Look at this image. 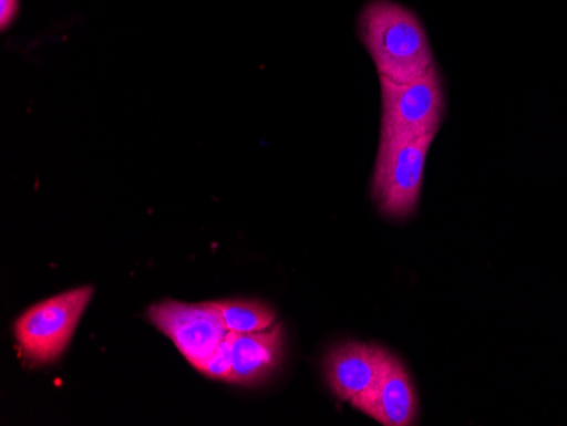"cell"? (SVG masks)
I'll list each match as a JSON object with an SVG mask.
<instances>
[{"instance_id":"3","label":"cell","mask_w":567,"mask_h":426,"mask_svg":"<svg viewBox=\"0 0 567 426\" xmlns=\"http://www.w3.org/2000/svg\"><path fill=\"white\" fill-rule=\"evenodd\" d=\"M92 285L70 289L25 310L14 323L19 355L31 365L59 361L94 298Z\"/></svg>"},{"instance_id":"8","label":"cell","mask_w":567,"mask_h":426,"mask_svg":"<svg viewBox=\"0 0 567 426\" xmlns=\"http://www.w3.org/2000/svg\"><path fill=\"white\" fill-rule=\"evenodd\" d=\"M385 355L388 350L369 343L349 342L333 346L324 362L331 393L350 403L371 389L384 367Z\"/></svg>"},{"instance_id":"4","label":"cell","mask_w":567,"mask_h":426,"mask_svg":"<svg viewBox=\"0 0 567 426\" xmlns=\"http://www.w3.org/2000/svg\"><path fill=\"white\" fill-rule=\"evenodd\" d=\"M381 82V133L394 136L435 135L444 123L447 101L436 65L422 77L406 82Z\"/></svg>"},{"instance_id":"2","label":"cell","mask_w":567,"mask_h":426,"mask_svg":"<svg viewBox=\"0 0 567 426\" xmlns=\"http://www.w3.org/2000/svg\"><path fill=\"white\" fill-rule=\"evenodd\" d=\"M433 142L435 135L408 138L381 133L371 193L382 215L404 219L416 211Z\"/></svg>"},{"instance_id":"9","label":"cell","mask_w":567,"mask_h":426,"mask_svg":"<svg viewBox=\"0 0 567 426\" xmlns=\"http://www.w3.org/2000/svg\"><path fill=\"white\" fill-rule=\"evenodd\" d=\"M223 323L228 333H257L272 329L277 323V314L272 308L260 301L245 299H228L216 301Z\"/></svg>"},{"instance_id":"10","label":"cell","mask_w":567,"mask_h":426,"mask_svg":"<svg viewBox=\"0 0 567 426\" xmlns=\"http://www.w3.org/2000/svg\"><path fill=\"white\" fill-rule=\"evenodd\" d=\"M197 372L206 375L209 380L228 383L229 375H231V345H229L228 336H226L225 342L216 349L215 354H213L208 361H204V364L197 368Z\"/></svg>"},{"instance_id":"6","label":"cell","mask_w":567,"mask_h":426,"mask_svg":"<svg viewBox=\"0 0 567 426\" xmlns=\"http://www.w3.org/2000/svg\"><path fill=\"white\" fill-rule=\"evenodd\" d=\"M350 405L384 426H411L419 418V397L410 372L390 352L374 386L350 401Z\"/></svg>"},{"instance_id":"7","label":"cell","mask_w":567,"mask_h":426,"mask_svg":"<svg viewBox=\"0 0 567 426\" xmlns=\"http://www.w3.org/2000/svg\"><path fill=\"white\" fill-rule=\"evenodd\" d=\"M231 345L229 384L257 386L270 380L286 354V333L282 324L257 333H228Z\"/></svg>"},{"instance_id":"11","label":"cell","mask_w":567,"mask_h":426,"mask_svg":"<svg viewBox=\"0 0 567 426\" xmlns=\"http://www.w3.org/2000/svg\"><path fill=\"white\" fill-rule=\"evenodd\" d=\"M19 6H21V0H0V28L2 31L8 30L18 18Z\"/></svg>"},{"instance_id":"1","label":"cell","mask_w":567,"mask_h":426,"mask_svg":"<svg viewBox=\"0 0 567 426\" xmlns=\"http://www.w3.org/2000/svg\"><path fill=\"white\" fill-rule=\"evenodd\" d=\"M357 30L379 79L406 82L435 66L425 27L406 6L371 0L360 11Z\"/></svg>"},{"instance_id":"5","label":"cell","mask_w":567,"mask_h":426,"mask_svg":"<svg viewBox=\"0 0 567 426\" xmlns=\"http://www.w3.org/2000/svg\"><path fill=\"white\" fill-rule=\"evenodd\" d=\"M146 318L196 371L228 336L216 301L190 304L168 299L150 306Z\"/></svg>"}]
</instances>
